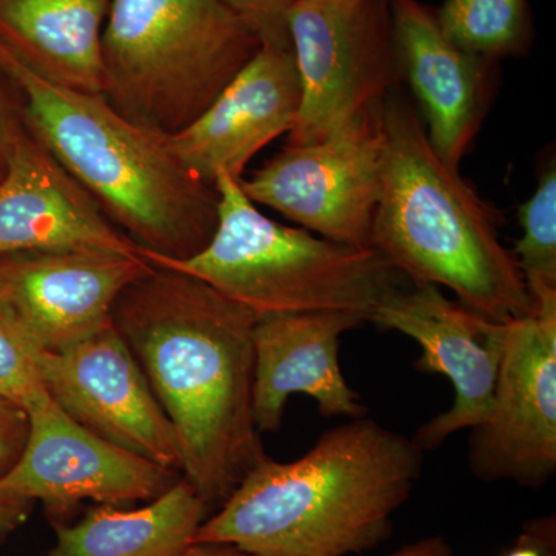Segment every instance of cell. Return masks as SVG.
<instances>
[{"mask_svg": "<svg viewBox=\"0 0 556 556\" xmlns=\"http://www.w3.org/2000/svg\"><path fill=\"white\" fill-rule=\"evenodd\" d=\"M257 320L199 278L153 265L112 309L177 431L182 478L208 510L269 457L252 408Z\"/></svg>", "mask_w": 556, "mask_h": 556, "instance_id": "6da1fadb", "label": "cell"}, {"mask_svg": "<svg viewBox=\"0 0 556 556\" xmlns=\"http://www.w3.org/2000/svg\"><path fill=\"white\" fill-rule=\"evenodd\" d=\"M415 439L368 416L325 431L291 463L266 457L206 518L195 543L257 556H346L380 546L422 470Z\"/></svg>", "mask_w": 556, "mask_h": 556, "instance_id": "7a4b0ae2", "label": "cell"}, {"mask_svg": "<svg viewBox=\"0 0 556 556\" xmlns=\"http://www.w3.org/2000/svg\"><path fill=\"white\" fill-rule=\"evenodd\" d=\"M0 72L20 91L25 127L142 251L199 254L218 225V190L192 174L164 135L130 123L104 94L43 79L0 42Z\"/></svg>", "mask_w": 556, "mask_h": 556, "instance_id": "3957f363", "label": "cell"}, {"mask_svg": "<svg viewBox=\"0 0 556 556\" xmlns=\"http://www.w3.org/2000/svg\"><path fill=\"white\" fill-rule=\"evenodd\" d=\"M383 134L372 248L413 285L447 288L489 320L532 314V294L514 252L501 243L495 212L439 159L416 110L391 93Z\"/></svg>", "mask_w": 556, "mask_h": 556, "instance_id": "277c9868", "label": "cell"}, {"mask_svg": "<svg viewBox=\"0 0 556 556\" xmlns=\"http://www.w3.org/2000/svg\"><path fill=\"white\" fill-rule=\"evenodd\" d=\"M218 225L193 257L172 260L138 249L156 268L204 281L255 316L356 314L369 321L404 276L375 248H356L289 228L263 215L240 179L219 175Z\"/></svg>", "mask_w": 556, "mask_h": 556, "instance_id": "5b68a950", "label": "cell"}, {"mask_svg": "<svg viewBox=\"0 0 556 556\" xmlns=\"http://www.w3.org/2000/svg\"><path fill=\"white\" fill-rule=\"evenodd\" d=\"M260 47L223 0H110L102 94L130 123L170 137L206 112Z\"/></svg>", "mask_w": 556, "mask_h": 556, "instance_id": "8992f818", "label": "cell"}, {"mask_svg": "<svg viewBox=\"0 0 556 556\" xmlns=\"http://www.w3.org/2000/svg\"><path fill=\"white\" fill-rule=\"evenodd\" d=\"M302 102L288 146L380 112L397 83L387 0H298L288 14Z\"/></svg>", "mask_w": 556, "mask_h": 556, "instance_id": "52a82bcc", "label": "cell"}, {"mask_svg": "<svg viewBox=\"0 0 556 556\" xmlns=\"http://www.w3.org/2000/svg\"><path fill=\"white\" fill-rule=\"evenodd\" d=\"M383 109L320 141L287 146L241 178L244 195L274 208L318 237L372 248V223L382 189Z\"/></svg>", "mask_w": 556, "mask_h": 556, "instance_id": "ba28073f", "label": "cell"}, {"mask_svg": "<svg viewBox=\"0 0 556 556\" xmlns=\"http://www.w3.org/2000/svg\"><path fill=\"white\" fill-rule=\"evenodd\" d=\"M533 311L506 324L492 409L471 428V473L540 486L556 470V287H529Z\"/></svg>", "mask_w": 556, "mask_h": 556, "instance_id": "9c48e42d", "label": "cell"}, {"mask_svg": "<svg viewBox=\"0 0 556 556\" xmlns=\"http://www.w3.org/2000/svg\"><path fill=\"white\" fill-rule=\"evenodd\" d=\"M27 415V442L0 477V490L39 501L51 518L67 517L84 501L119 507L149 503L182 477L91 433L50 394Z\"/></svg>", "mask_w": 556, "mask_h": 556, "instance_id": "30bf717a", "label": "cell"}, {"mask_svg": "<svg viewBox=\"0 0 556 556\" xmlns=\"http://www.w3.org/2000/svg\"><path fill=\"white\" fill-rule=\"evenodd\" d=\"M50 397L79 426L181 473L177 431L113 321L61 351L36 348Z\"/></svg>", "mask_w": 556, "mask_h": 556, "instance_id": "8fae6325", "label": "cell"}, {"mask_svg": "<svg viewBox=\"0 0 556 556\" xmlns=\"http://www.w3.org/2000/svg\"><path fill=\"white\" fill-rule=\"evenodd\" d=\"M369 321L416 340L422 348L417 371L445 376L455 388L452 407L424 424L413 438L424 452L484 422L492 409L507 321L479 316L445 298L434 285L396 289Z\"/></svg>", "mask_w": 556, "mask_h": 556, "instance_id": "7c38bea8", "label": "cell"}, {"mask_svg": "<svg viewBox=\"0 0 556 556\" xmlns=\"http://www.w3.org/2000/svg\"><path fill=\"white\" fill-rule=\"evenodd\" d=\"M152 265L115 252L0 255V305L43 351H61L112 321L124 289Z\"/></svg>", "mask_w": 556, "mask_h": 556, "instance_id": "4fadbf2b", "label": "cell"}, {"mask_svg": "<svg viewBox=\"0 0 556 556\" xmlns=\"http://www.w3.org/2000/svg\"><path fill=\"white\" fill-rule=\"evenodd\" d=\"M302 86L291 46L262 43L225 90L186 129L166 137L195 177L241 179L255 155L298 121Z\"/></svg>", "mask_w": 556, "mask_h": 556, "instance_id": "5bb4252c", "label": "cell"}, {"mask_svg": "<svg viewBox=\"0 0 556 556\" xmlns=\"http://www.w3.org/2000/svg\"><path fill=\"white\" fill-rule=\"evenodd\" d=\"M399 76L426 116L439 159L459 170L489 109L493 62L457 47L442 31L437 10L420 0H387Z\"/></svg>", "mask_w": 556, "mask_h": 556, "instance_id": "9a60e30c", "label": "cell"}, {"mask_svg": "<svg viewBox=\"0 0 556 556\" xmlns=\"http://www.w3.org/2000/svg\"><path fill=\"white\" fill-rule=\"evenodd\" d=\"M138 249L25 130L0 179V255L78 251L137 255Z\"/></svg>", "mask_w": 556, "mask_h": 556, "instance_id": "2e32d148", "label": "cell"}, {"mask_svg": "<svg viewBox=\"0 0 556 556\" xmlns=\"http://www.w3.org/2000/svg\"><path fill=\"white\" fill-rule=\"evenodd\" d=\"M364 321L340 311L258 318L252 408L260 433L278 431L294 394L314 399L325 416H367V407L348 386L339 364L340 338Z\"/></svg>", "mask_w": 556, "mask_h": 556, "instance_id": "e0dca14e", "label": "cell"}, {"mask_svg": "<svg viewBox=\"0 0 556 556\" xmlns=\"http://www.w3.org/2000/svg\"><path fill=\"white\" fill-rule=\"evenodd\" d=\"M110 0H0V42L43 79L102 94Z\"/></svg>", "mask_w": 556, "mask_h": 556, "instance_id": "ac0fdd59", "label": "cell"}, {"mask_svg": "<svg viewBox=\"0 0 556 556\" xmlns=\"http://www.w3.org/2000/svg\"><path fill=\"white\" fill-rule=\"evenodd\" d=\"M208 508L179 478L169 490L138 508L98 504L75 525H56L47 556H179L193 544Z\"/></svg>", "mask_w": 556, "mask_h": 556, "instance_id": "d6986e66", "label": "cell"}, {"mask_svg": "<svg viewBox=\"0 0 556 556\" xmlns=\"http://www.w3.org/2000/svg\"><path fill=\"white\" fill-rule=\"evenodd\" d=\"M437 17L450 40L482 60L525 56L532 47L529 0H445Z\"/></svg>", "mask_w": 556, "mask_h": 556, "instance_id": "ffe728a7", "label": "cell"}, {"mask_svg": "<svg viewBox=\"0 0 556 556\" xmlns=\"http://www.w3.org/2000/svg\"><path fill=\"white\" fill-rule=\"evenodd\" d=\"M522 236L514 255L527 287L535 283L556 287V169L552 163L541 174L533 195L519 206Z\"/></svg>", "mask_w": 556, "mask_h": 556, "instance_id": "44dd1931", "label": "cell"}, {"mask_svg": "<svg viewBox=\"0 0 556 556\" xmlns=\"http://www.w3.org/2000/svg\"><path fill=\"white\" fill-rule=\"evenodd\" d=\"M36 346L0 305V397L30 412L49 396L35 357Z\"/></svg>", "mask_w": 556, "mask_h": 556, "instance_id": "7402d4cb", "label": "cell"}, {"mask_svg": "<svg viewBox=\"0 0 556 556\" xmlns=\"http://www.w3.org/2000/svg\"><path fill=\"white\" fill-rule=\"evenodd\" d=\"M223 2L257 33L262 43L291 46L288 14L298 0H223Z\"/></svg>", "mask_w": 556, "mask_h": 556, "instance_id": "603a6c76", "label": "cell"}, {"mask_svg": "<svg viewBox=\"0 0 556 556\" xmlns=\"http://www.w3.org/2000/svg\"><path fill=\"white\" fill-rule=\"evenodd\" d=\"M24 112L20 91L0 72V179L9 167L11 153L25 134Z\"/></svg>", "mask_w": 556, "mask_h": 556, "instance_id": "cb8c5ba5", "label": "cell"}, {"mask_svg": "<svg viewBox=\"0 0 556 556\" xmlns=\"http://www.w3.org/2000/svg\"><path fill=\"white\" fill-rule=\"evenodd\" d=\"M30 431V419L24 409L0 397V477L20 459Z\"/></svg>", "mask_w": 556, "mask_h": 556, "instance_id": "d4e9b609", "label": "cell"}, {"mask_svg": "<svg viewBox=\"0 0 556 556\" xmlns=\"http://www.w3.org/2000/svg\"><path fill=\"white\" fill-rule=\"evenodd\" d=\"M35 501L0 490V547L30 518Z\"/></svg>", "mask_w": 556, "mask_h": 556, "instance_id": "484cf974", "label": "cell"}, {"mask_svg": "<svg viewBox=\"0 0 556 556\" xmlns=\"http://www.w3.org/2000/svg\"><path fill=\"white\" fill-rule=\"evenodd\" d=\"M388 556H455L453 548L444 536L434 535L422 538L416 543L399 548L394 554Z\"/></svg>", "mask_w": 556, "mask_h": 556, "instance_id": "4316f807", "label": "cell"}, {"mask_svg": "<svg viewBox=\"0 0 556 556\" xmlns=\"http://www.w3.org/2000/svg\"><path fill=\"white\" fill-rule=\"evenodd\" d=\"M548 543H551V538L544 540L540 529L532 530V533H525L519 538L517 544L508 548L503 556H551Z\"/></svg>", "mask_w": 556, "mask_h": 556, "instance_id": "83f0119b", "label": "cell"}, {"mask_svg": "<svg viewBox=\"0 0 556 556\" xmlns=\"http://www.w3.org/2000/svg\"><path fill=\"white\" fill-rule=\"evenodd\" d=\"M179 556H257L223 543H195Z\"/></svg>", "mask_w": 556, "mask_h": 556, "instance_id": "f1b7e54d", "label": "cell"}]
</instances>
